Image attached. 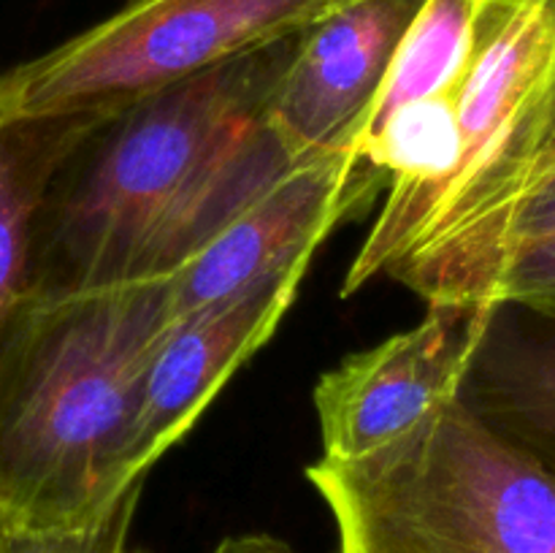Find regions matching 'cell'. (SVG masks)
I'll list each match as a JSON object with an SVG mask.
<instances>
[{
  "mask_svg": "<svg viewBox=\"0 0 555 553\" xmlns=\"http://www.w3.org/2000/svg\"><path fill=\"white\" fill-rule=\"evenodd\" d=\"M383 198L341 296L377 276L426 304H493L555 182V0H426L352 141Z\"/></svg>",
  "mask_w": 555,
  "mask_h": 553,
  "instance_id": "1",
  "label": "cell"
},
{
  "mask_svg": "<svg viewBox=\"0 0 555 553\" xmlns=\"http://www.w3.org/2000/svg\"><path fill=\"white\" fill-rule=\"evenodd\" d=\"M298 38L155 92L81 141L38 209L30 293L177 274L301 166L269 119Z\"/></svg>",
  "mask_w": 555,
  "mask_h": 553,
  "instance_id": "2",
  "label": "cell"
},
{
  "mask_svg": "<svg viewBox=\"0 0 555 553\" xmlns=\"http://www.w3.org/2000/svg\"><path fill=\"white\" fill-rule=\"evenodd\" d=\"M171 276L27 293L0 342V518L70 531L135 483L125 448L146 369L171 329Z\"/></svg>",
  "mask_w": 555,
  "mask_h": 553,
  "instance_id": "3",
  "label": "cell"
},
{
  "mask_svg": "<svg viewBox=\"0 0 555 553\" xmlns=\"http://www.w3.org/2000/svg\"><path fill=\"white\" fill-rule=\"evenodd\" d=\"M336 553H555V475L464 401L352 461L307 466Z\"/></svg>",
  "mask_w": 555,
  "mask_h": 553,
  "instance_id": "4",
  "label": "cell"
},
{
  "mask_svg": "<svg viewBox=\"0 0 555 553\" xmlns=\"http://www.w3.org/2000/svg\"><path fill=\"white\" fill-rule=\"evenodd\" d=\"M352 0H130L60 47L0 70V117L122 114L269 49Z\"/></svg>",
  "mask_w": 555,
  "mask_h": 553,
  "instance_id": "5",
  "label": "cell"
},
{
  "mask_svg": "<svg viewBox=\"0 0 555 553\" xmlns=\"http://www.w3.org/2000/svg\"><path fill=\"white\" fill-rule=\"evenodd\" d=\"M499 307L428 304L415 329L347 356L314 388L323 459L352 461L415 428L464 394Z\"/></svg>",
  "mask_w": 555,
  "mask_h": 553,
  "instance_id": "6",
  "label": "cell"
},
{
  "mask_svg": "<svg viewBox=\"0 0 555 553\" xmlns=\"http://www.w3.org/2000/svg\"><path fill=\"white\" fill-rule=\"evenodd\" d=\"M372 206L350 152L301 163L171 274V320L177 323L276 276L307 274L328 233Z\"/></svg>",
  "mask_w": 555,
  "mask_h": 553,
  "instance_id": "7",
  "label": "cell"
},
{
  "mask_svg": "<svg viewBox=\"0 0 555 553\" xmlns=\"http://www.w3.org/2000/svg\"><path fill=\"white\" fill-rule=\"evenodd\" d=\"M423 3L352 0L301 33L269 108L271 125L293 160L352 150Z\"/></svg>",
  "mask_w": 555,
  "mask_h": 553,
  "instance_id": "8",
  "label": "cell"
},
{
  "mask_svg": "<svg viewBox=\"0 0 555 553\" xmlns=\"http://www.w3.org/2000/svg\"><path fill=\"white\" fill-rule=\"evenodd\" d=\"M304 274L276 276L177 320L157 345L125 448V475L146 480L155 461L190 432L231 374L280 329Z\"/></svg>",
  "mask_w": 555,
  "mask_h": 553,
  "instance_id": "9",
  "label": "cell"
},
{
  "mask_svg": "<svg viewBox=\"0 0 555 553\" xmlns=\"http://www.w3.org/2000/svg\"><path fill=\"white\" fill-rule=\"evenodd\" d=\"M461 401L555 475V320L502 304Z\"/></svg>",
  "mask_w": 555,
  "mask_h": 553,
  "instance_id": "10",
  "label": "cell"
},
{
  "mask_svg": "<svg viewBox=\"0 0 555 553\" xmlns=\"http://www.w3.org/2000/svg\"><path fill=\"white\" fill-rule=\"evenodd\" d=\"M114 114L0 117V342L30 293L36 217L63 163Z\"/></svg>",
  "mask_w": 555,
  "mask_h": 553,
  "instance_id": "11",
  "label": "cell"
},
{
  "mask_svg": "<svg viewBox=\"0 0 555 553\" xmlns=\"http://www.w3.org/2000/svg\"><path fill=\"white\" fill-rule=\"evenodd\" d=\"M502 304L555 320V182L520 222Z\"/></svg>",
  "mask_w": 555,
  "mask_h": 553,
  "instance_id": "12",
  "label": "cell"
},
{
  "mask_svg": "<svg viewBox=\"0 0 555 553\" xmlns=\"http://www.w3.org/2000/svg\"><path fill=\"white\" fill-rule=\"evenodd\" d=\"M141 488L135 483L101 520L70 531H25L3 524L0 553H130V526L139 507Z\"/></svg>",
  "mask_w": 555,
  "mask_h": 553,
  "instance_id": "13",
  "label": "cell"
},
{
  "mask_svg": "<svg viewBox=\"0 0 555 553\" xmlns=\"http://www.w3.org/2000/svg\"><path fill=\"white\" fill-rule=\"evenodd\" d=\"M211 553H296L285 540L271 535H238L228 537Z\"/></svg>",
  "mask_w": 555,
  "mask_h": 553,
  "instance_id": "14",
  "label": "cell"
},
{
  "mask_svg": "<svg viewBox=\"0 0 555 553\" xmlns=\"http://www.w3.org/2000/svg\"><path fill=\"white\" fill-rule=\"evenodd\" d=\"M130 553H144V551H139V548H130Z\"/></svg>",
  "mask_w": 555,
  "mask_h": 553,
  "instance_id": "15",
  "label": "cell"
},
{
  "mask_svg": "<svg viewBox=\"0 0 555 553\" xmlns=\"http://www.w3.org/2000/svg\"><path fill=\"white\" fill-rule=\"evenodd\" d=\"M0 531H3V518H0Z\"/></svg>",
  "mask_w": 555,
  "mask_h": 553,
  "instance_id": "16",
  "label": "cell"
}]
</instances>
